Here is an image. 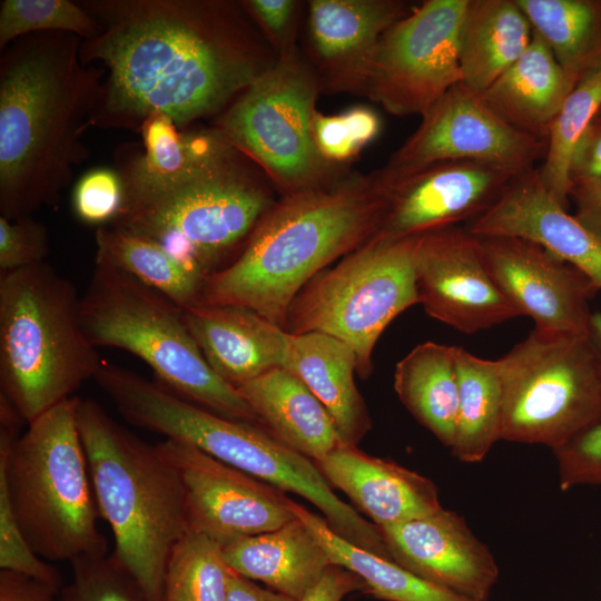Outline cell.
<instances>
[{
    "instance_id": "1",
    "label": "cell",
    "mask_w": 601,
    "mask_h": 601,
    "mask_svg": "<svg viewBox=\"0 0 601 601\" xmlns=\"http://www.w3.org/2000/svg\"><path fill=\"white\" fill-rule=\"evenodd\" d=\"M100 32L80 58L104 68L99 128L140 129L152 114L178 128L226 110L268 67L237 6L210 0L78 1Z\"/></svg>"
},
{
    "instance_id": "2",
    "label": "cell",
    "mask_w": 601,
    "mask_h": 601,
    "mask_svg": "<svg viewBox=\"0 0 601 601\" xmlns=\"http://www.w3.org/2000/svg\"><path fill=\"white\" fill-rule=\"evenodd\" d=\"M68 32L21 37L0 58V214L7 219L56 207L88 152L104 68L80 58Z\"/></svg>"
},
{
    "instance_id": "3",
    "label": "cell",
    "mask_w": 601,
    "mask_h": 601,
    "mask_svg": "<svg viewBox=\"0 0 601 601\" xmlns=\"http://www.w3.org/2000/svg\"><path fill=\"white\" fill-rule=\"evenodd\" d=\"M384 204L380 174L286 195L240 253L207 277L199 302L243 306L285 328L306 284L375 235Z\"/></svg>"
},
{
    "instance_id": "4",
    "label": "cell",
    "mask_w": 601,
    "mask_h": 601,
    "mask_svg": "<svg viewBox=\"0 0 601 601\" xmlns=\"http://www.w3.org/2000/svg\"><path fill=\"white\" fill-rule=\"evenodd\" d=\"M78 396L28 424L0 396V483L32 550L46 561L107 555L78 421Z\"/></svg>"
},
{
    "instance_id": "5",
    "label": "cell",
    "mask_w": 601,
    "mask_h": 601,
    "mask_svg": "<svg viewBox=\"0 0 601 601\" xmlns=\"http://www.w3.org/2000/svg\"><path fill=\"white\" fill-rule=\"evenodd\" d=\"M78 427L100 518L115 538L114 558L146 601H162L170 553L189 531L177 471L92 398H79Z\"/></svg>"
},
{
    "instance_id": "6",
    "label": "cell",
    "mask_w": 601,
    "mask_h": 601,
    "mask_svg": "<svg viewBox=\"0 0 601 601\" xmlns=\"http://www.w3.org/2000/svg\"><path fill=\"white\" fill-rule=\"evenodd\" d=\"M116 407L137 427L195 446L283 492L304 497L338 535L391 559L380 529L336 495L315 462L260 424L216 414L138 374L122 384Z\"/></svg>"
},
{
    "instance_id": "7",
    "label": "cell",
    "mask_w": 601,
    "mask_h": 601,
    "mask_svg": "<svg viewBox=\"0 0 601 601\" xmlns=\"http://www.w3.org/2000/svg\"><path fill=\"white\" fill-rule=\"evenodd\" d=\"M81 296L47 262L0 274V395L29 424L95 380Z\"/></svg>"
},
{
    "instance_id": "8",
    "label": "cell",
    "mask_w": 601,
    "mask_h": 601,
    "mask_svg": "<svg viewBox=\"0 0 601 601\" xmlns=\"http://www.w3.org/2000/svg\"><path fill=\"white\" fill-rule=\"evenodd\" d=\"M240 156L234 147L169 179L124 190L112 226L157 242L208 277L274 205Z\"/></svg>"
},
{
    "instance_id": "9",
    "label": "cell",
    "mask_w": 601,
    "mask_h": 601,
    "mask_svg": "<svg viewBox=\"0 0 601 601\" xmlns=\"http://www.w3.org/2000/svg\"><path fill=\"white\" fill-rule=\"evenodd\" d=\"M81 322L93 346L139 357L178 396L221 416L259 424L237 388L205 359L183 308L129 274L95 264L81 296Z\"/></svg>"
},
{
    "instance_id": "10",
    "label": "cell",
    "mask_w": 601,
    "mask_h": 601,
    "mask_svg": "<svg viewBox=\"0 0 601 601\" xmlns=\"http://www.w3.org/2000/svg\"><path fill=\"white\" fill-rule=\"evenodd\" d=\"M496 362L501 440L554 451L601 424V353L589 333L534 327Z\"/></svg>"
},
{
    "instance_id": "11",
    "label": "cell",
    "mask_w": 601,
    "mask_h": 601,
    "mask_svg": "<svg viewBox=\"0 0 601 601\" xmlns=\"http://www.w3.org/2000/svg\"><path fill=\"white\" fill-rule=\"evenodd\" d=\"M418 236L372 237L334 266L318 273L292 303L286 331L318 332L353 348L357 375L373 372L375 345L391 322L418 304L415 254Z\"/></svg>"
},
{
    "instance_id": "12",
    "label": "cell",
    "mask_w": 601,
    "mask_h": 601,
    "mask_svg": "<svg viewBox=\"0 0 601 601\" xmlns=\"http://www.w3.org/2000/svg\"><path fill=\"white\" fill-rule=\"evenodd\" d=\"M317 83L290 53L264 70L221 114L217 129L287 194L324 185L313 135Z\"/></svg>"
},
{
    "instance_id": "13",
    "label": "cell",
    "mask_w": 601,
    "mask_h": 601,
    "mask_svg": "<svg viewBox=\"0 0 601 601\" xmlns=\"http://www.w3.org/2000/svg\"><path fill=\"white\" fill-rule=\"evenodd\" d=\"M467 0H427L381 37L364 92L395 116H422L461 82L459 33Z\"/></svg>"
},
{
    "instance_id": "14",
    "label": "cell",
    "mask_w": 601,
    "mask_h": 601,
    "mask_svg": "<svg viewBox=\"0 0 601 601\" xmlns=\"http://www.w3.org/2000/svg\"><path fill=\"white\" fill-rule=\"evenodd\" d=\"M416 130L381 171L397 179L447 161H470L515 176L534 169L548 141L524 132L497 115L462 83L451 88L422 116Z\"/></svg>"
},
{
    "instance_id": "15",
    "label": "cell",
    "mask_w": 601,
    "mask_h": 601,
    "mask_svg": "<svg viewBox=\"0 0 601 601\" xmlns=\"http://www.w3.org/2000/svg\"><path fill=\"white\" fill-rule=\"evenodd\" d=\"M155 445L180 476L189 531L223 545L295 518L284 492L253 475L181 442L165 439Z\"/></svg>"
},
{
    "instance_id": "16",
    "label": "cell",
    "mask_w": 601,
    "mask_h": 601,
    "mask_svg": "<svg viewBox=\"0 0 601 601\" xmlns=\"http://www.w3.org/2000/svg\"><path fill=\"white\" fill-rule=\"evenodd\" d=\"M415 283L425 313L464 334L520 316L491 277L479 238L465 227L418 236Z\"/></svg>"
},
{
    "instance_id": "17",
    "label": "cell",
    "mask_w": 601,
    "mask_h": 601,
    "mask_svg": "<svg viewBox=\"0 0 601 601\" xmlns=\"http://www.w3.org/2000/svg\"><path fill=\"white\" fill-rule=\"evenodd\" d=\"M477 238L491 277L520 316L536 328L589 333L590 300L599 289L583 272L526 239Z\"/></svg>"
},
{
    "instance_id": "18",
    "label": "cell",
    "mask_w": 601,
    "mask_h": 601,
    "mask_svg": "<svg viewBox=\"0 0 601 601\" xmlns=\"http://www.w3.org/2000/svg\"><path fill=\"white\" fill-rule=\"evenodd\" d=\"M381 177L385 204L373 237L400 240L472 221L499 199L516 176L483 164L447 161L397 179Z\"/></svg>"
},
{
    "instance_id": "19",
    "label": "cell",
    "mask_w": 601,
    "mask_h": 601,
    "mask_svg": "<svg viewBox=\"0 0 601 601\" xmlns=\"http://www.w3.org/2000/svg\"><path fill=\"white\" fill-rule=\"evenodd\" d=\"M378 529L391 559L398 565L475 601L489 600L499 566L463 516L442 508Z\"/></svg>"
},
{
    "instance_id": "20",
    "label": "cell",
    "mask_w": 601,
    "mask_h": 601,
    "mask_svg": "<svg viewBox=\"0 0 601 601\" xmlns=\"http://www.w3.org/2000/svg\"><path fill=\"white\" fill-rule=\"evenodd\" d=\"M465 228L477 237L535 243L578 267L601 289V244L548 189L539 168L514 177L499 199Z\"/></svg>"
},
{
    "instance_id": "21",
    "label": "cell",
    "mask_w": 601,
    "mask_h": 601,
    "mask_svg": "<svg viewBox=\"0 0 601 601\" xmlns=\"http://www.w3.org/2000/svg\"><path fill=\"white\" fill-rule=\"evenodd\" d=\"M315 464L334 489L377 528L430 515L443 506L428 477L342 443Z\"/></svg>"
},
{
    "instance_id": "22",
    "label": "cell",
    "mask_w": 601,
    "mask_h": 601,
    "mask_svg": "<svg viewBox=\"0 0 601 601\" xmlns=\"http://www.w3.org/2000/svg\"><path fill=\"white\" fill-rule=\"evenodd\" d=\"M183 313L209 366L235 388L283 366L289 333L258 313L200 302Z\"/></svg>"
},
{
    "instance_id": "23",
    "label": "cell",
    "mask_w": 601,
    "mask_h": 601,
    "mask_svg": "<svg viewBox=\"0 0 601 601\" xmlns=\"http://www.w3.org/2000/svg\"><path fill=\"white\" fill-rule=\"evenodd\" d=\"M412 8L391 0L311 1L314 48L332 83L364 91L370 61L381 37Z\"/></svg>"
},
{
    "instance_id": "24",
    "label": "cell",
    "mask_w": 601,
    "mask_h": 601,
    "mask_svg": "<svg viewBox=\"0 0 601 601\" xmlns=\"http://www.w3.org/2000/svg\"><path fill=\"white\" fill-rule=\"evenodd\" d=\"M282 367L299 378L323 404L342 442L357 446L372 421L355 383L357 358L353 348L318 332L289 333Z\"/></svg>"
},
{
    "instance_id": "25",
    "label": "cell",
    "mask_w": 601,
    "mask_h": 601,
    "mask_svg": "<svg viewBox=\"0 0 601 601\" xmlns=\"http://www.w3.org/2000/svg\"><path fill=\"white\" fill-rule=\"evenodd\" d=\"M235 573L300 600L333 564L309 528L298 518L257 535L220 545Z\"/></svg>"
},
{
    "instance_id": "26",
    "label": "cell",
    "mask_w": 601,
    "mask_h": 601,
    "mask_svg": "<svg viewBox=\"0 0 601 601\" xmlns=\"http://www.w3.org/2000/svg\"><path fill=\"white\" fill-rule=\"evenodd\" d=\"M237 391L262 426L314 462L343 443L323 404L299 378L283 367L242 384Z\"/></svg>"
},
{
    "instance_id": "27",
    "label": "cell",
    "mask_w": 601,
    "mask_h": 601,
    "mask_svg": "<svg viewBox=\"0 0 601 601\" xmlns=\"http://www.w3.org/2000/svg\"><path fill=\"white\" fill-rule=\"evenodd\" d=\"M573 87L549 46L533 31L525 51L481 96L509 124L546 140Z\"/></svg>"
},
{
    "instance_id": "28",
    "label": "cell",
    "mask_w": 601,
    "mask_h": 601,
    "mask_svg": "<svg viewBox=\"0 0 601 601\" xmlns=\"http://www.w3.org/2000/svg\"><path fill=\"white\" fill-rule=\"evenodd\" d=\"M532 37L516 0H467L459 33L460 83L484 92L525 51Z\"/></svg>"
},
{
    "instance_id": "29",
    "label": "cell",
    "mask_w": 601,
    "mask_h": 601,
    "mask_svg": "<svg viewBox=\"0 0 601 601\" xmlns=\"http://www.w3.org/2000/svg\"><path fill=\"white\" fill-rule=\"evenodd\" d=\"M394 390L407 411L451 449L459 400L455 346L432 341L416 345L396 363Z\"/></svg>"
},
{
    "instance_id": "30",
    "label": "cell",
    "mask_w": 601,
    "mask_h": 601,
    "mask_svg": "<svg viewBox=\"0 0 601 601\" xmlns=\"http://www.w3.org/2000/svg\"><path fill=\"white\" fill-rule=\"evenodd\" d=\"M287 502L293 514L313 532L332 563L358 575L365 584L364 592L374 598L384 601H475L351 543L338 535L324 518L289 497Z\"/></svg>"
},
{
    "instance_id": "31",
    "label": "cell",
    "mask_w": 601,
    "mask_h": 601,
    "mask_svg": "<svg viewBox=\"0 0 601 601\" xmlns=\"http://www.w3.org/2000/svg\"><path fill=\"white\" fill-rule=\"evenodd\" d=\"M95 243V264L129 274L183 309L199 303L207 277L157 242L116 226H100Z\"/></svg>"
},
{
    "instance_id": "32",
    "label": "cell",
    "mask_w": 601,
    "mask_h": 601,
    "mask_svg": "<svg viewBox=\"0 0 601 601\" xmlns=\"http://www.w3.org/2000/svg\"><path fill=\"white\" fill-rule=\"evenodd\" d=\"M457 415L453 456L481 462L501 440L503 391L497 362L455 346Z\"/></svg>"
},
{
    "instance_id": "33",
    "label": "cell",
    "mask_w": 601,
    "mask_h": 601,
    "mask_svg": "<svg viewBox=\"0 0 601 601\" xmlns=\"http://www.w3.org/2000/svg\"><path fill=\"white\" fill-rule=\"evenodd\" d=\"M573 86L601 62V0H516Z\"/></svg>"
},
{
    "instance_id": "34",
    "label": "cell",
    "mask_w": 601,
    "mask_h": 601,
    "mask_svg": "<svg viewBox=\"0 0 601 601\" xmlns=\"http://www.w3.org/2000/svg\"><path fill=\"white\" fill-rule=\"evenodd\" d=\"M601 108V62L572 88L553 118L539 167L548 189L563 206L569 201V171L577 145Z\"/></svg>"
},
{
    "instance_id": "35",
    "label": "cell",
    "mask_w": 601,
    "mask_h": 601,
    "mask_svg": "<svg viewBox=\"0 0 601 601\" xmlns=\"http://www.w3.org/2000/svg\"><path fill=\"white\" fill-rule=\"evenodd\" d=\"M229 570L220 544L188 531L168 559L162 601H226Z\"/></svg>"
},
{
    "instance_id": "36",
    "label": "cell",
    "mask_w": 601,
    "mask_h": 601,
    "mask_svg": "<svg viewBox=\"0 0 601 601\" xmlns=\"http://www.w3.org/2000/svg\"><path fill=\"white\" fill-rule=\"evenodd\" d=\"M68 32L82 40L95 38L100 28L77 1L2 0L0 2V50L14 40L40 32Z\"/></svg>"
},
{
    "instance_id": "37",
    "label": "cell",
    "mask_w": 601,
    "mask_h": 601,
    "mask_svg": "<svg viewBox=\"0 0 601 601\" xmlns=\"http://www.w3.org/2000/svg\"><path fill=\"white\" fill-rule=\"evenodd\" d=\"M71 582L60 601H146L135 579L114 558L85 556L70 562Z\"/></svg>"
},
{
    "instance_id": "38",
    "label": "cell",
    "mask_w": 601,
    "mask_h": 601,
    "mask_svg": "<svg viewBox=\"0 0 601 601\" xmlns=\"http://www.w3.org/2000/svg\"><path fill=\"white\" fill-rule=\"evenodd\" d=\"M0 569L33 577L59 591L62 590L60 572L40 558L23 535L2 483H0Z\"/></svg>"
},
{
    "instance_id": "39",
    "label": "cell",
    "mask_w": 601,
    "mask_h": 601,
    "mask_svg": "<svg viewBox=\"0 0 601 601\" xmlns=\"http://www.w3.org/2000/svg\"><path fill=\"white\" fill-rule=\"evenodd\" d=\"M124 203V184L117 170L98 168L87 173L77 183L72 206L79 219L100 225L112 221Z\"/></svg>"
},
{
    "instance_id": "40",
    "label": "cell",
    "mask_w": 601,
    "mask_h": 601,
    "mask_svg": "<svg viewBox=\"0 0 601 601\" xmlns=\"http://www.w3.org/2000/svg\"><path fill=\"white\" fill-rule=\"evenodd\" d=\"M49 248L47 228L32 216H0V274L46 262Z\"/></svg>"
},
{
    "instance_id": "41",
    "label": "cell",
    "mask_w": 601,
    "mask_h": 601,
    "mask_svg": "<svg viewBox=\"0 0 601 601\" xmlns=\"http://www.w3.org/2000/svg\"><path fill=\"white\" fill-rule=\"evenodd\" d=\"M552 452L556 460L562 491L578 485L601 486V424L584 431Z\"/></svg>"
},
{
    "instance_id": "42",
    "label": "cell",
    "mask_w": 601,
    "mask_h": 601,
    "mask_svg": "<svg viewBox=\"0 0 601 601\" xmlns=\"http://www.w3.org/2000/svg\"><path fill=\"white\" fill-rule=\"evenodd\" d=\"M313 135L317 149L326 161H343L359 150L343 114L325 116L316 111Z\"/></svg>"
},
{
    "instance_id": "43",
    "label": "cell",
    "mask_w": 601,
    "mask_h": 601,
    "mask_svg": "<svg viewBox=\"0 0 601 601\" xmlns=\"http://www.w3.org/2000/svg\"><path fill=\"white\" fill-rule=\"evenodd\" d=\"M601 178V125L591 124L577 145L569 171L570 186Z\"/></svg>"
},
{
    "instance_id": "44",
    "label": "cell",
    "mask_w": 601,
    "mask_h": 601,
    "mask_svg": "<svg viewBox=\"0 0 601 601\" xmlns=\"http://www.w3.org/2000/svg\"><path fill=\"white\" fill-rule=\"evenodd\" d=\"M60 593L33 577L0 570V601H60Z\"/></svg>"
},
{
    "instance_id": "45",
    "label": "cell",
    "mask_w": 601,
    "mask_h": 601,
    "mask_svg": "<svg viewBox=\"0 0 601 601\" xmlns=\"http://www.w3.org/2000/svg\"><path fill=\"white\" fill-rule=\"evenodd\" d=\"M575 219L601 244V178L570 186Z\"/></svg>"
},
{
    "instance_id": "46",
    "label": "cell",
    "mask_w": 601,
    "mask_h": 601,
    "mask_svg": "<svg viewBox=\"0 0 601 601\" xmlns=\"http://www.w3.org/2000/svg\"><path fill=\"white\" fill-rule=\"evenodd\" d=\"M356 591H365L363 580L352 571L332 564L299 601H342Z\"/></svg>"
},
{
    "instance_id": "47",
    "label": "cell",
    "mask_w": 601,
    "mask_h": 601,
    "mask_svg": "<svg viewBox=\"0 0 601 601\" xmlns=\"http://www.w3.org/2000/svg\"><path fill=\"white\" fill-rule=\"evenodd\" d=\"M246 7L258 18L272 35L279 37L287 29L294 13L290 0H250Z\"/></svg>"
},
{
    "instance_id": "48",
    "label": "cell",
    "mask_w": 601,
    "mask_h": 601,
    "mask_svg": "<svg viewBox=\"0 0 601 601\" xmlns=\"http://www.w3.org/2000/svg\"><path fill=\"white\" fill-rule=\"evenodd\" d=\"M226 601H299L286 594L257 584L229 570Z\"/></svg>"
},
{
    "instance_id": "49",
    "label": "cell",
    "mask_w": 601,
    "mask_h": 601,
    "mask_svg": "<svg viewBox=\"0 0 601 601\" xmlns=\"http://www.w3.org/2000/svg\"><path fill=\"white\" fill-rule=\"evenodd\" d=\"M343 116L359 149L373 140L380 131L378 117L367 108H353Z\"/></svg>"
},
{
    "instance_id": "50",
    "label": "cell",
    "mask_w": 601,
    "mask_h": 601,
    "mask_svg": "<svg viewBox=\"0 0 601 601\" xmlns=\"http://www.w3.org/2000/svg\"><path fill=\"white\" fill-rule=\"evenodd\" d=\"M589 335L601 353V312L592 313L589 324Z\"/></svg>"
},
{
    "instance_id": "51",
    "label": "cell",
    "mask_w": 601,
    "mask_h": 601,
    "mask_svg": "<svg viewBox=\"0 0 601 601\" xmlns=\"http://www.w3.org/2000/svg\"><path fill=\"white\" fill-rule=\"evenodd\" d=\"M591 124H594V125H601V108L599 109V111L597 112L593 121Z\"/></svg>"
}]
</instances>
